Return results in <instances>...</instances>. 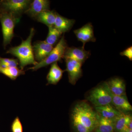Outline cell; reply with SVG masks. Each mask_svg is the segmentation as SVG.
I'll use <instances>...</instances> for the list:
<instances>
[{
	"mask_svg": "<svg viewBox=\"0 0 132 132\" xmlns=\"http://www.w3.org/2000/svg\"><path fill=\"white\" fill-rule=\"evenodd\" d=\"M34 29L32 28L30 34L26 40H22L21 44L17 46L10 48L7 53L10 54L18 58L20 69L23 70L28 65H35L38 62L35 60L32 45V40L35 34Z\"/></svg>",
	"mask_w": 132,
	"mask_h": 132,
	"instance_id": "obj_1",
	"label": "cell"
},
{
	"mask_svg": "<svg viewBox=\"0 0 132 132\" xmlns=\"http://www.w3.org/2000/svg\"><path fill=\"white\" fill-rule=\"evenodd\" d=\"M71 114L91 132H93L98 123V114L91 106L85 101L78 102L74 107Z\"/></svg>",
	"mask_w": 132,
	"mask_h": 132,
	"instance_id": "obj_2",
	"label": "cell"
},
{
	"mask_svg": "<svg viewBox=\"0 0 132 132\" xmlns=\"http://www.w3.org/2000/svg\"><path fill=\"white\" fill-rule=\"evenodd\" d=\"M87 98L95 107L111 104L112 95L106 82H104L91 90Z\"/></svg>",
	"mask_w": 132,
	"mask_h": 132,
	"instance_id": "obj_3",
	"label": "cell"
},
{
	"mask_svg": "<svg viewBox=\"0 0 132 132\" xmlns=\"http://www.w3.org/2000/svg\"><path fill=\"white\" fill-rule=\"evenodd\" d=\"M67 42L63 35L55 47L53 48L47 57L34 67L28 68L35 71L42 68L46 67L58 61H60L64 58L65 52L67 48Z\"/></svg>",
	"mask_w": 132,
	"mask_h": 132,
	"instance_id": "obj_4",
	"label": "cell"
},
{
	"mask_svg": "<svg viewBox=\"0 0 132 132\" xmlns=\"http://www.w3.org/2000/svg\"><path fill=\"white\" fill-rule=\"evenodd\" d=\"M19 19L11 13L1 10L0 21L2 27L3 44L5 48L10 44L14 36V29Z\"/></svg>",
	"mask_w": 132,
	"mask_h": 132,
	"instance_id": "obj_5",
	"label": "cell"
},
{
	"mask_svg": "<svg viewBox=\"0 0 132 132\" xmlns=\"http://www.w3.org/2000/svg\"><path fill=\"white\" fill-rule=\"evenodd\" d=\"M31 3V1L28 0H5L0 1V5L1 10L11 13L15 16L25 12Z\"/></svg>",
	"mask_w": 132,
	"mask_h": 132,
	"instance_id": "obj_6",
	"label": "cell"
},
{
	"mask_svg": "<svg viewBox=\"0 0 132 132\" xmlns=\"http://www.w3.org/2000/svg\"><path fill=\"white\" fill-rule=\"evenodd\" d=\"M65 59L67 67L66 71L68 73L69 82L72 85H75L82 75V64L72 59Z\"/></svg>",
	"mask_w": 132,
	"mask_h": 132,
	"instance_id": "obj_7",
	"label": "cell"
},
{
	"mask_svg": "<svg viewBox=\"0 0 132 132\" xmlns=\"http://www.w3.org/2000/svg\"><path fill=\"white\" fill-rule=\"evenodd\" d=\"M74 32L78 40L83 43L82 47L84 48L86 43L96 41L94 34L93 27L91 23H88L82 27L74 30Z\"/></svg>",
	"mask_w": 132,
	"mask_h": 132,
	"instance_id": "obj_8",
	"label": "cell"
},
{
	"mask_svg": "<svg viewBox=\"0 0 132 132\" xmlns=\"http://www.w3.org/2000/svg\"><path fill=\"white\" fill-rule=\"evenodd\" d=\"M90 55V52L86 51L84 47H72L67 48L65 52L64 58L71 59L82 64Z\"/></svg>",
	"mask_w": 132,
	"mask_h": 132,
	"instance_id": "obj_9",
	"label": "cell"
},
{
	"mask_svg": "<svg viewBox=\"0 0 132 132\" xmlns=\"http://www.w3.org/2000/svg\"><path fill=\"white\" fill-rule=\"evenodd\" d=\"M53 48V46L45 41H39L35 43L33 46V52L35 60L40 62L46 59Z\"/></svg>",
	"mask_w": 132,
	"mask_h": 132,
	"instance_id": "obj_10",
	"label": "cell"
},
{
	"mask_svg": "<svg viewBox=\"0 0 132 132\" xmlns=\"http://www.w3.org/2000/svg\"><path fill=\"white\" fill-rule=\"evenodd\" d=\"M50 4V2L47 0H35L30 4L25 13L35 18L43 11L49 10Z\"/></svg>",
	"mask_w": 132,
	"mask_h": 132,
	"instance_id": "obj_11",
	"label": "cell"
},
{
	"mask_svg": "<svg viewBox=\"0 0 132 132\" xmlns=\"http://www.w3.org/2000/svg\"><path fill=\"white\" fill-rule=\"evenodd\" d=\"M112 100L111 104L118 111L121 113L126 114L131 112L132 107L128 101L126 95L117 96L111 93Z\"/></svg>",
	"mask_w": 132,
	"mask_h": 132,
	"instance_id": "obj_12",
	"label": "cell"
},
{
	"mask_svg": "<svg viewBox=\"0 0 132 132\" xmlns=\"http://www.w3.org/2000/svg\"><path fill=\"white\" fill-rule=\"evenodd\" d=\"M110 92L117 96L126 95V85L124 81L119 78H112L106 82Z\"/></svg>",
	"mask_w": 132,
	"mask_h": 132,
	"instance_id": "obj_13",
	"label": "cell"
},
{
	"mask_svg": "<svg viewBox=\"0 0 132 132\" xmlns=\"http://www.w3.org/2000/svg\"><path fill=\"white\" fill-rule=\"evenodd\" d=\"M75 22L74 19H67L56 13V18L54 26L62 34L69 31L72 27Z\"/></svg>",
	"mask_w": 132,
	"mask_h": 132,
	"instance_id": "obj_14",
	"label": "cell"
},
{
	"mask_svg": "<svg viewBox=\"0 0 132 132\" xmlns=\"http://www.w3.org/2000/svg\"><path fill=\"white\" fill-rule=\"evenodd\" d=\"M114 132H124L128 130V125L132 121L130 114L121 113L113 120Z\"/></svg>",
	"mask_w": 132,
	"mask_h": 132,
	"instance_id": "obj_15",
	"label": "cell"
},
{
	"mask_svg": "<svg viewBox=\"0 0 132 132\" xmlns=\"http://www.w3.org/2000/svg\"><path fill=\"white\" fill-rule=\"evenodd\" d=\"M95 108L98 115L108 119L113 120L121 113L117 111L111 104Z\"/></svg>",
	"mask_w": 132,
	"mask_h": 132,
	"instance_id": "obj_16",
	"label": "cell"
},
{
	"mask_svg": "<svg viewBox=\"0 0 132 132\" xmlns=\"http://www.w3.org/2000/svg\"><path fill=\"white\" fill-rule=\"evenodd\" d=\"M64 71L59 67L57 62L52 64L47 76L48 84L55 85L61 79Z\"/></svg>",
	"mask_w": 132,
	"mask_h": 132,
	"instance_id": "obj_17",
	"label": "cell"
},
{
	"mask_svg": "<svg viewBox=\"0 0 132 132\" xmlns=\"http://www.w3.org/2000/svg\"><path fill=\"white\" fill-rule=\"evenodd\" d=\"M98 123L93 132H114L113 120L102 118L98 114Z\"/></svg>",
	"mask_w": 132,
	"mask_h": 132,
	"instance_id": "obj_18",
	"label": "cell"
},
{
	"mask_svg": "<svg viewBox=\"0 0 132 132\" xmlns=\"http://www.w3.org/2000/svg\"><path fill=\"white\" fill-rule=\"evenodd\" d=\"M56 13L54 11L45 10L41 12L35 18L38 21L48 27L54 26L56 18Z\"/></svg>",
	"mask_w": 132,
	"mask_h": 132,
	"instance_id": "obj_19",
	"label": "cell"
},
{
	"mask_svg": "<svg viewBox=\"0 0 132 132\" xmlns=\"http://www.w3.org/2000/svg\"><path fill=\"white\" fill-rule=\"evenodd\" d=\"M0 73L7 76L12 80H15L19 76L24 75L25 71L20 69L17 67L0 68Z\"/></svg>",
	"mask_w": 132,
	"mask_h": 132,
	"instance_id": "obj_20",
	"label": "cell"
},
{
	"mask_svg": "<svg viewBox=\"0 0 132 132\" xmlns=\"http://www.w3.org/2000/svg\"><path fill=\"white\" fill-rule=\"evenodd\" d=\"M48 27V34L45 41L49 45L53 46L58 41L62 34L58 31L54 26H50Z\"/></svg>",
	"mask_w": 132,
	"mask_h": 132,
	"instance_id": "obj_21",
	"label": "cell"
},
{
	"mask_svg": "<svg viewBox=\"0 0 132 132\" xmlns=\"http://www.w3.org/2000/svg\"><path fill=\"white\" fill-rule=\"evenodd\" d=\"M19 64L18 60L0 57V68L17 67Z\"/></svg>",
	"mask_w": 132,
	"mask_h": 132,
	"instance_id": "obj_22",
	"label": "cell"
},
{
	"mask_svg": "<svg viewBox=\"0 0 132 132\" xmlns=\"http://www.w3.org/2000/svg\"><path fill=\"white\" fill-rule=\"evenodd\" d=\"M72 127L75 132H91L78 121L74 116L71 114Z\"/></svg>",
	"mask_w": 132,
	"mask_h": 132,
	"instance_id": "obj_23",
	"label": "cell"
},
{
	"mask_svg": "<svg viewBox=\"0 0 132 132\" xmlns=\"http://www.w3.org/2000/svg\"><path fill=\"white\" fill-rule=\"evenodd\" d=\"M12 132H23V127L19 117H16L11 125Z\"/></svg>",
	"mask_w": 132,
	"mask_h": 132,
	"instance_id": "obj_24",
	"label": "cell"
},
{
	"mask_svg": "<svg viewBox=\"0 0 132 132\" xmlns=\"http://www.w3.org/2000/svg\"><path fill=\"white\" fill-rule=\"evenodd\" d=\"M120 55L121 56H126L130 61L132 60V47L130 46L121 52Z\"/></svg>",
	"mask_w": 132,
	"mask_h": 132,
	"instance_id": "obj_25",
	"label": "cell"
},
{
	"mask_svg": "<svg viewBox=\"0 0 132 132\" xmlns=\"http://www.w3.org/2000/svg\"><path fill=\"white\" fill-rule=\"evenodd\" d=\"M124 132H132V130H130V129H128V130L125 131Z\"/></svg>",
	"mask_w": 132,
	"mask_h": 132,
	"instance_id": "obj_26",
	"label": "cell"
}]
</instances>
